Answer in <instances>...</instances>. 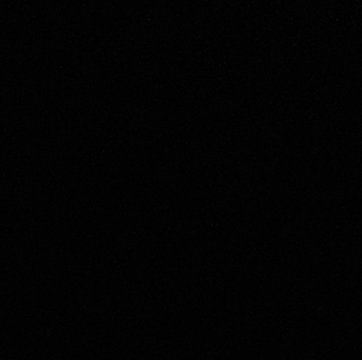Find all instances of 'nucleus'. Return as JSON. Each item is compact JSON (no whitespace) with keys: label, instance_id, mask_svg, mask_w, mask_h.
Segmentation results:
<instances>
[]
</instances>
